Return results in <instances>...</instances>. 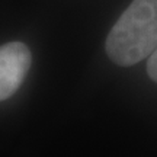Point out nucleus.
Masks as SVG:
<instances>
[{"label":"nucleus","instance_id":"nucleus-1","mask_svg":"<svg viewBox=\"0 0 157 157\" xmlns=\"http://www.w3.org/2000/svg\"><path fill=\"white\" fill-rule=\"evenodd\" d=\"M105 48L122 67L151 56L157 50V0H132L108 34Z\"/></svg>","mask_w":157,"mask_h":157},{"label":"nucleus","instance_id":"nucleus-2","mask_svg":"<svg viewBox=\"0 0 157 157\" xmlns=\"http://www.w3.org/2000/svg\"><path fill=\"white\" fill-rule=\"evenodd\" d=\"M31 51L23 42L13 41L0 47V102L9 99L26 77Z\"/></svg>","mask_w":157,"mask_h":157},{"label":"nucleus","instance_id":"nucleus-3","mask_svg":"<svg viewBox=\"0 0 157 157\" xmlns=\"http://www.w3.org/2000/svg\"><path fill=\"white\" fill-rule=\"evenodd\" d=\"M147 73L150 76L151 80L157 83V50L153 52L150 58H148V64H147Z\"/></svg>","mask_w":157,"mask_h":157}]
</instances>
